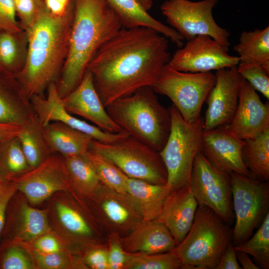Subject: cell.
I'll return each mask as SVG.
<instances>
[{"mask_svg": "<svg viewBox=\"0 0 269 269\" xmlns=\"http://www.w3.org/2000/svg\"><path fill=\"white\" fill-rule=\"evenodd\" d=\"M17 137L31 168L37 166L53 153L46 143L42 126L36 115L22 126Z\"/></svg>", "mask_w": 269, "mask_h": 269, "instance_id": "cell-31", "label": "cell"}, {"mask_svg": "<svg viewBox=\"0 0 269 269\" xmlns=\"http://www.w3.org/2000/svg\"><path fill=\"white\" fill-rule=\"evenodd\" d=\"M168 39L144 27H122L103 43L87 67L106 108L138 89L152 87L171 58Z\"/></svg>", "mask_w": 269, "mask_h": 269, "instance_id": "cell-1", "label": "cell"}, {"mask_svg": "<svg viewBox=\"0 0 269 269\" xmlns=\"http://www.w3.org/2000/svg\"><path fill=\"white\" fill-rule=\"evenodd\" d=\"M168 109L170 131L159 153L167 171L166 185L172 191L190 184L194 161L200 151L204 121L200 116L195 122L189 123L173 104Z\"/></svg>", "mask_w": 269, "mask_h": 269, "instance_id": "cell-6", "label": "cell"}, {"mask_svg": "<svg viewBox=\"0 0 269 269\" xmlns=\"http://www.w3.org/2000/svg\"><path fill=\"white\" fill-rule=\"evenodd\" d=\"M127 193L138 206L144 220L158 218L171 192L166 184H156L128 177Z\"/></svg>", "mask_w": 269, "mask_h": 269, "instance_id": "cell-26", "label": "cell"}, {"mask_svg": "<svg viewBox=\"0 0 269 269\" xmlns=\"http://www.w3.org/2000/svg\"><path fill=\"white\" fill-rule=\"evenodd\" d=\"M243 158L252 178L269 180V129L260 135L244 140Z\"/></svg>", "mask_w": 269, "mask_h": 269, "instance_id": "cell-32", "label": "cell"}, {"mask_svg": "<svg viewBox=\"0 0 269 269\" xmlns=\"http://www.w3.org/2000/svg\"><path fill=\"white\" fill-rule=\"evenodd\" d=\"M2 269H37L32 254L20 243H12L6 249L0 262Z\"/></svg>", "mask_w": 269, "mask_h": 269, "instance_id": "cell-38", "label": "cell"}, {"mask_svg": "<svg viewBox=\"0 0 269 269\" xmlns=\"http://www.w3.org/2000/svg\"><path fill=\"white\" fill-rule=\"evenodd\" d=\"M2 178L1 177L0 174V182L2 180Z\"/></svg>", "mask_w": 269, "mask_h": 269, "instance_id": "cell-51", "label": "cell"}, {"mask_svg": "<svg viewBox=\"0 0 269 269\" xmlns=\"http://www.w3.org/2000/svg\"><path fill=\"white\" fill-rule=\"evenodd\" d=\"M233 49L239 63L260 65L269 71V26L243 31Z\"/></svg>", "mask_w": 269, "mask_h": 269, "instance_id": "cell-28", "label": "cell"}, {"mask_svg": "<svg viewBox=\"0 0 269 269\" xmlns=\"http://www.w3.org/2000/svg\"><path fill=\"white\" fill-rule=\"evenodd\" d=\"M35 115L14 74L0 67V122L22 126Z\"/></svg>", "mask_w": 269, "mask_h": 269, "instance_id": "cell-23", "label": "cell"}, {"mask_svg": "<svg viewBox=\"0 0 269 269\" xmlns=\"http://www.w3.org/2000/svg\"><path fill=\"white\" fill-rule=\"evenodd\" d=\"M141 5L146 10L150 9L152 5V0H137Z\"/></svg>", "mask_w": 269, "mask_h": 269, "instance_id": "cell-50", "label": "cell"}, {"mask_svg": "<svg viewBox=\"0 0 269 269\" xmlns=\"http://www.w3.org/2000/svg\"><path fill=\"white\" fill-rule=\"evenodd\" d=\"M237 66L216 71L215 84L206 99L208 107L204 118V131L228 125L232 120L244 80Z\"/></svg>", "mask_w": 269, "mask_h": 269, "instance_id": "cell-16", "label": "cell"}, {"mask_svg": "<svg viewBox=\"0 0 269 269\" xmlns=\"http://www.w3.org/2000/svg\"><path fill=\"white\" fill-rule=\"evenodd\" d=\"M237 260L236 251L232 242L228 244L223 252L216 269H241Z\"/></svg>", "mask_w": 269, "mask_h": 269, "instance_id": "cell-46", "label": "cell"}, {"mask_svg": "<svg viewBox=\"0 0 269 269\" xmlns=\"http://www.w3.org/2000/svg\"><path fill=\"white\" fill-rule=\"evenodd\" d=\"M218 2V0H165L160 9L170 27L184 40L206 35L229 47L230 33L213 17V10Z\"/></svg>", "mask_w": 269, "mask_h": 269, "instance_id": "cell-10", "label": "cell"}, {"mask_svg": "<svg viewBox=\"0 0 269 269\" xmlns=\"http://www.w3.org/2000/svg\"><path fill=\"white\" fill-rule=\"evenodd\" d=\"M62 100L68 112L93 123L103 131L114 134L123 131L108 114L88 70L77 87Z\"/></svg>", "mask_w": 269, "mask_h": 269, "instance_id": "cell-20", "label": "cell"}, {"mask_svg": "<svg viewBox=\"0 0 269 269\" xmlns=\"http://www.w3.org/2000/svg\"><path fill=\"white\" fill-rule=\"evenodd\" d=\"M118 16L122 27H144L156 31L169 39L178 47L184 39L173 28L151 16L137 0H107Z\"/></svg>", "mask_w": 269, "mask_h": 269, "instance_id": "cell-24", "label": "cell"}, {"mask_svg": "<svg viewBox=\"0 0 269 269\" xmlns=\"http://www.w3.org/2000/svg\"><path fill=\"white\" fill-rule=\"evenodd\" d=\"M152 87L141 88L106 107L111 118L129 135L159 152L168 137L171 116Z\"/></svg>", "mask_w": 269, "mask_h": 269, "instance_id": "cell-4", "label": "cell"}, {"mask_svg": "<svg viewBox=\"0 0 269 269\" xmlns=\"http://www.w3.org/2000/svg\"><path fill=\"white\" fill-rule=\"evenodd\" d=\"M198 206L189 185L172 191L167 196L157 219L167 228L176 245L190 229Z\"/></svg>", "mask_w": 269, "mask_h": 269, "instance_id": "cell-21", "label": "cell"}, {"mask_svg": "<svg viewBox=\"0 0 269 269\" xmlns=\"http://www.w3.org/2000/svg\"><path fill=\"white\" fill-rule=\"evenodd\" d=\"M90 149L109 159L130 178L166 184L167 171L159 152L130 135L112 143L94 139Z\"/></svg>", "mask_w": 269, "mask_h": 269, "instance_id": "cell-7", "label": "cell"}, {"mask_svg": "<svg viewBox=\"0 0 269 269\" xmlns=\"http://www.w3.org/2000/svg\"><path fill=\"white\" fill-rule=\"evenodd\" d=\"M63 157L74 192L81 198L91 197L101 182L86 154Z\"/></svg>", "mask_w": 269, "mask_h": 269, "instance_id": "cell-29", "label": "cell"}, {"mask_svg": "<svg viewBox=\"0 0 269 269\" xmlns=\"http://www.w3.org/2000/svg\"><path fill=\"white\" fill-rule=\"evenodd\" d=\"M28 51L25 30L12 32L0 29V67L15 75L24 67Z\"/></svg>", "mask_w": 269, "mask_h": 269, "instance_id": "cell-30", "label": "cell"}, {"mask_svg": "<svg viewBox=\"0 0 269 269\" xmlns=\"http://www.w3.org/2000/svg\"><path fill=\"white\" fill-rule=\"evenodd\" d=\"M244 143V140L232 135L224 126L204 131L200 152L219 170L251 177L243 158Z\"/></svg>", "mask_w": 269, "mask_h": 269, "instance_id": "cell-18", "label": "cell"}, {"mask_svg": "<svg viewBox=\"0 0 269 269\" xmlns=\"http://www.w3.org/2000/svg\"><path fill=\"white\" fill-rule=\"evenodd\" d=\"M107 244L110 269H125L128 253L122 246L120 237L115 234L108 235Z\"/></svg>", "mask_w": 269, "mask_h": 269, "instance_id": "cell-41", "label": "cell"}, {"mask_svg": "<svg viewBox=\"0 0 269 269\" xmlns=\"http://www.w3.org/2000/svg\"><path fill=\"white\" fill-rule=\"evenodd\" d=\"M235 226L234 246L247 240L269 213V182L236 173L230 174Z\"/></svg>", "mask_w": 269, "mask_h": 269, "instance_id": "cell-9", "label": "cell"}, {"mask_svg": "<svg viewBox=\"0 0 269 269\" xmlns=\"http://www.w3.org/2000/svg\"><path fill=\"white\" fill-rule=\"evenodd\" d=\"M74 15V1L63 16L51 14L44 4L27 30L28 51L23 69L15 76L29 100L44 95L57 83L66 59Z\"/></svg>", "mask_w": 269, "mask_h": 269, "instance_id": "cell-2", "label": "cell"}, {"mask_svg": "<svg viewBox=\"0 0 269 269\" xmlns=\"http://www.w3.org/2000/svg\"><path fill=\"white\" fill-rule=\"evenodd\" d=\"M181 267V261L172 250L151 254L128 253L125 269H179Z\"/></svg>", "mask_w": 269, "mask_h": 269, "instance_id": "cell-36", "label": "cell"}, {"mask_svg": "<svg viewBox=\"0 0 269 269\" xmlns=\"http://www.w3.org/2000/svg\"><path fill=\"white\" fill-rule=\"evenodd\" d=\"M82 257L87 269H110L107 243L92 247L85 252Z\"/></svg>", "mask_w": 269, "mask_h": 269, "instance_id": "cell-42", "label": "cell"}, {"mask_svg": "<svg viewBox=\"0 0 269 269\" xmlns=\"http://www.w3.org/2000/svg\"><path fill=\"white\" fill-rule=\"evenodd\" d=\"M86 155L104 185L117 192L127 194L128 177L118 167L107 158L92 150L89 149Z\"/></svg>", "mask_w": 269, "mask_h": 269, "instance_id": "cell-34", "label": "cell"}, {"mask_svg": "<svg viewBox=\"0 0 269 269\" xmlns=\"http://www.w3.org/2000/svg\"><path fill=\"white\" fill-rule=\"evenodd\" d=\"M237 69L240 75L256 90L269 99V71L260 65L239 63Z\"/></svg>", "mask_w": 269, "mask_h": 269, "instance_id": "cell-39", "label": "cell"}, {"mask_svg": "<svg viewBox=\"0 0 269 269\" xmlns=\"http://www.w3.org/2000/svg\"><path fill=\"white\" fill-rule=\"evenodd\" d=\"M16 17L14 0H0V29L12 32L24 30Z\"/></svg>", "mask_w": 269, "mask_h": 269, "instance_id": "cell-43", "label": "cell"}, {"mask_svg": "<svg viewBox=\"0 0 269 269\" xmlns=\"http://www.w3.org/2000/svg\"><path fill=\"white\" fill-rule=\"evenodd\" d=\"M42 131L52 152L63 157L85 155L94 140L88 134L59 122L42 126Z\"/></svg>", "mask_w": 269, "mask_h": 269, "instance_id": "cell-25", "label": "cell"}, {"mask_svg": "<svg viewBox=\"0 0 269 269\" xmlns=\"http://www.w3.org/2000/svg\"><path fill=\"white\" fill-rule=\"evenodd\" d=\"M16 191L12 181L2 179L0 182V236L5 223L8 204Z\"/></svg>", "mask_w": 269, "mask_h": 269, "instance_id": "cell-45", "label": "cell"}, {"mask_svg": "<svg viewBox=\"0 0 269 269\" xmlns=\"http://www.w3.org/2000/svg\"><path fill=\"white\" fill-rule=\"evenodd\" d=\"M235 250L253 257L260 269H269V213L255 234L244 243L234 246Z\"/></svg>", "mask_w": 269, "mask_h": 269, "instance_id": "cell-35", "label": "cell"}, {"mask_svg": "<svg viewBox=\"0 0 269 269\" xmlns=\"http://www.w3.org/2000/svg\"><path fill=\"white\" fill-rule=\"evenodd\" d=\"M237 56L229 53V47L206 35L187 41L172 55L167 65L180 71L204 73L237 66Z\"/></svg>", "mask_w": 269, "mask_h": 269, "instance_id": "cell-13", "label": "cell"}, {"mask_svg": "<svg viewBox=\"0 0 269 269\" xmlns=\"http://www.w3.org/2000/svg\"><path fill=\"white\" fill-rule=\"evenodd\" d=\"M30 100L34 112L42 126L50 122H59L104 143L114 142L129 135L124 130L114 134L105 132L95 125L75 117L64 108L56 83H52L49 86L45 96H34Z\"/></svg>", "mask_w": 269, "mask_h": 269, "instance_id": "cell-17", "label": "cell"}, {"mask_svg": "<svg viewBox=\"0 0 269 269\" xmlns=\"http://www.w3.org/2000/svg\"><path fill=\"white\" fill-rule=\"evenodd\" d=\"M189 186L198 205L207 206L227 224H233L230 175L215 167L200 151L194 161Z\"/></svg>", "mask_w": 269, "mask_h": 269, "instance_id": "cell-12", "label": "cell"}, {"mask_svg": "<svg viewBox=\"0 0 269 269\" xmlns=\"http://www.w3.org/2000/svg\"><path fill=\"white\" fill-rule=\"evenodd\" d=\"M30 169L17 136L0 143V174L2 179L11 180Z\"/></svg>", "mask_w": 269, "mask_h": 269, "instance_id": "cell-33", "label": "cell"}, {"mask_svg": "<svg viewBox=\"0 0 269 269\" xmlns=\"http://www.w3.org/2000/svg\"><path fill=\"white\" fill-rule=\"evenodd\" d=\"M22 126L12 123L0 122V143L13 137L16 136Z\"/></svg>", "mask_w": 269, "mask_h": 269, "instance_id": "cell-48", "label": "cell"}, {"mask_svg": "<svg viewBox=\"0 0 269 269\" xmlns=\"http://www.w3.org/2000/svg\"><path fill=\"white\" fill-rule=\"evenodd\" d=\"M236 251L237 260L241 267L244 269H260L258 266L255 263L250 256L247 253L240 251Z\"/></svg>", "mask_w": 269, "mask_h": 269, "instance_id": "cell-49", "label": "cell"}, {"mask_svg": "<svg viewBox=\"0 0 269 269\" xmlns=\"http://www.w3.org/2000/svg\"><path fill=\"white\" fill-rule=\"evenodd\" d=\"M215 79V75L211 72H183L167 64L152 88L156 93L168 97L183 119L191 123L201 116L202 106Z\"/></svg>", "mask_w": 269, "mask_h": 269, "instance_id": "cell-8", "label": "cell"}, {"mask_svg": "<svg viewBox=\"0 0 269 269\" xmlns=\"http://www.w3.org/2000/svg\"><path fill=\"white\" fill-rule=\"evenodd\" d=\"M12 232V242L31 244L41 235L50 232L47 211L30 206L25 202L18 206Z\"/></svg>", "mask_w": 269, "mask_h": 269, "instance_id": "cell-27", "label": "cell"}, {"mask_svg": "<svg viewBox=\"0 0 269 269\" xmlns=\"http://www.w3.org/2000/svg\"><path fill=\"white\" fill-rule=\"evenodd\" d=\"M16 16L22 28L27 30L34 22L44 4L43 0H14Z\"/></svg>", "mask_w": 269, "mask_h": 269, "instance_id": "cell-40", "label": "cell"}, {"mask_svg": "<svg viewBox=\"0 0 269 269\" xmlns=\"http://www.w3.org/2000/svg\"><path fill=\"white\" fill-rule=\"evenodd\" d=\"M72 200H58L55 211L59 222L80 255L95 245L107 243L100 229L82 200L75 193Z\"/></svg>", "mask_w": 269, "mask_h": 269, "instance_id": "cell-15", "label": "cell"}, {"mask_svg": "<svg viewBox=\"0 0 269 269\" xmlns=\"http://www.w3.org/2000/svg\"><path fill=\"white\" fill-rule=\"evenodd\" d=\"M31 249L44 254L62 251L64 249L59 240L50 232L38 237L31 243Z\"/></svg>", "mask_w": 269, "mask_h": 269, "instance_id": "cell-44", "label": "cell"}, {"mask_svg": "<svg viewBox=\"0 0 269 269\" xmlns=\"http://www.w3.org/2000/svg\"><path fill=\"white\" fill-rule=\"evenodd\" d=\"M37 268L42 269H87L82 256L64 250L44 254L30 249Z\"/></svg>", "mask_w": 269, "mask_h": 269, "instance_id": "cell-37", "label": "cell"}, {"mask_svg": "<svg viewBox=\"0 0 269 269\" xmlns=\"http://www.w3.org/2000/svg\"><path fill=\"white\" fill-rule=\"evenodd\" d=\"M48 11L56 16L64 15L74 2V0H43Z\"/></svg>", "mask_w": 269, "mask_h": 269, "instance_id": "cell-47", "label": "cell"}, {"mask_svg": "<svg viewBox=\"0 0 269 269\" xmlns=\"http://www.w3.org/2000/svg\"><path fill=\"white\" fill-rule=\"evenodd\" d=\"M228 132L243 140L255 137L269 129V104L263 103L245 79L235 115L226 125Z\"/></svg>", "mask_w": 269, "mask_h": 269, "instance_id": "cell-19", "label": "cell"}, {"mask_svg": "<svg viewBox=\"0 0 269 269\" xmlns=\"http://www.w3.org/2000/svg\"><path fill=\"white\" fill-rule=\"evenodd\" d=\"M11 180L32 205H38L58 192L74 193L64 157L58 153Z\"/></svg>", "mask_w": 269, "mask_h": 269, "instance_id": "cell-14", "label": "cell"}, {"mask_svg": "<svg viewBox=\"0 0 269 269\" xmlns=\"http://www.w3.org/2000/svg\"><path fill=\"white\" fill-rule=\"evenodd\" d=\"M129 253L158 254L172 251L175 242L169 230L158 219L143 220L129 234L120 238Z\"/></svg>", "mask_w": 269, "mask_h": 269, "instance_id": "cell-22", "label": "cell"}, {"mask_svg": "<svg viewBox=\"0 0 269 269\" xmlns=\"http://www.w3.org/2000/svg\"><path fill=\"white\" fill-rule=\"evenodd\" d=\"M74 15L67 56L56 83L64 98L80 83L100 47L122 28L107 0H74Z\"/></svg>", "mask_w": 269, "mask_h": 269, "instance_id": "cell-3", "label": "cell"}, {"mask_svg": "<svg viewBox=\"0 0 269 269\" xmlns=\"http://www.w3.org/2000/svg\"><path fill=\"white\" fill-rule=\"evenodd\" d=\"M81 198L106 236L115 234L125 237L143 220L138 206L129 195L113 191L102 182L93 195Z\"/></svg>", "mask_w": 269, "mask_h": 269, "instance_id": "cell-11", "label": "cell"}, {"mask_svg": "<svg viewBox=\"0 0 269 269\" xmlns=\"http://www.w3.org/2000/svg\"><path fill=\"white\" fill-rule=\"evenodd\" d=\"M233 229L206 206L198 205L192 226L173 251L181 269H216L232 242Z\"/></svg>", "mask_w": 269, "mask_h": 269, "instance_id": "cell-5", "label": "cell"}]
</instances>
